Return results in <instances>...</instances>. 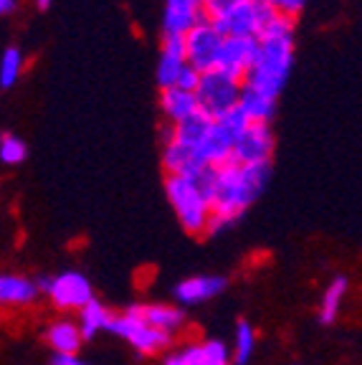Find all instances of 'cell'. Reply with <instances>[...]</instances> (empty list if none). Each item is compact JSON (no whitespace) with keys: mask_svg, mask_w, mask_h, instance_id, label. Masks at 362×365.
Returning a JSON list of instances; mask_svg holds the SVG:
<instances>
[{"mask_svg":"<svg viewBox=\"0 0 362 365\" xmlns=\"http://www.w3.org/2000/svg\"><path fill=\"white\" fill-rule=\"evenodd\" d=\"M296 51V21L286 16H276L264 34L256 38V58L251 71L246 74L244 86L259 91L269 99H279L294 66Z\"/></svg>","mask_w":362,"mask_h":365,"instance_id":"cell-2","label":"cell"},{"mask_svg":"<svg viewBox=\"0 0 362 365\" xmlns=\"http://www.w3.org/2000/svg\"><path fill=\"white\" fill-rule=\"evenodd\" d=\"M185 43L182 36H162L160 43V58H157V86L160 89H170L177 84L180 74L185 71Z\"/></svg>","mask_w":362,"mask_h":365,"instance_id":"cell-13","label":"cell"},{"mask_svg":"<svg viewBox=\"0 0 362 365\" xmlns=\"http://www.w3.org/2000/svg\"><path fill=\"white\" fill-rule=\"evenodd\" d=\"M203 18L200 0H165L162 36H185Z\"/></svg>","mask_w":362,"mask_h":365,"instance_id":"cell-17","label":"cell"},{"mask_svg":"<svg viewBox=\"0 0 362 365\" xmlns=\"http://www.w3.org/2000/svg\"><path fill=\"white\" fill-rule=\"evenodd\" d=\"M48 365H91L81 355H53Z\"/></svg>","mask_w":362,"mask_h":365,"instance_id":"cell-29","label":"cell"},{"mask_svg":"<svg viewBox=\"0 0 362 365\" xmlns=\"http://www.w3.org/2000/svg\"><path fill=\"white\" fill-rule=\"evenodd\" d=\"M228 287V279L221 274H195L185 277L172 287L177 307H198L203 302H210L215 297H221Z\"/></svg>","mask_w":362,"mask_h":365,"instance_id":"cell-11","label":"cell"},{"mask_svg":"<svg viewBox=\"0 0 362 365\" xmlns=\"http://www.w3.org/2000/svg\"><path fill=\"white\" fill-rule=\"evenodd\" d=\"M256 350V330L249 319H238L236 330H233V350H231V363L233 365H249Z\"/></svg>","mask_w":362,"mask_h":365,"instance_id":"cell-24","label":"cell"},{"mask_svg":"<svg viewBox=\"0 0 362 365\" xmlns=\"http://www.w3.org/2000/svg\"><path fill=\"white\" fill-rule=\"evenodd\" d=\"M36 282L26 274L0 272V309H23L38 302Z\"/></svg>","mask_w":362,"mask_h":365,"instance_id":"cell-14","label":"cell"},{"mask_svg":"<svg viewBox=\"0 0 362 365\" xmlns=\"http://www.w3.org/2000/svg\"><path fill=\"white\" fill-rule=\"evenodd\" d=\"M137 312L140 317L148 322L150 327H155L162 335L172 337L175 340L177 335L187 330V314L182 307L170 302H148V304H137Z\"/></svg>","mask_w":362,"mask_h":365,"instance_id":"cell-12","label":"cell"},{"mask_svg":"<svg viewBox=\"0 0 362 365\" xmlns=\"http://www.w3.org/2000/svg\"><path fill=\"white\" fill-rule=\"evenodd\" d=\"M210 125H213V120H208L203 112H195L187 120L177 122V125H165L162 140H177V143L195 150L200 140L205 137V132L210 130Z\"/></svg>","mask_w":362,"mask_h":365,"instance_id":"cell-21","label":"cell"},{"mask_svg":"<svg viewBox=\"0 0 362 365\" xmlns=\"http://www.w3.org/2000/svg\"><path fill=\"white\" fill-rule=\"evenodd\" d=\"M162 170L175 178H198L205 170L195 150L177 140H162Z\"/></svg>","mask_w":362,"mask_h":365,"instance_id":"cell-16","label":"cell"},{"mask_svg":"<svg viewBox=\"0 0 362 365\" xmlns=\"http://www.w3.org/2000/svg\"><path fill=\"white\" fill-rule=\"evenodd\" d=\"M18 8V0H0V16H11L16 13Z\"/></svg>","mask_w":362,"mask_h":365,"instance_id":"cell-30","label":"cell"},{"mask_svg":"<svg viewBox=\"0 0 362 365\" xmlns=\"http://www.w3.org/2000/svg\"><path fill=\"white\" fill-rule=\"evenodd\" d=\"M182 43H185L187 66L195 68L198 74H205V71L215 68V58H218V48H221V43H223V36L213 23L200 18V21L182 36Z\"/></svg>","mask_w":362,"mask_h":365,"instance_id":"cell-8","label":"cell"},{"mask_svg":"<svg viewBox=\"0 0 362 365\" xmlns=\"http://www.w3.org/2000/svg\"><path fill=\"white\" fill-rule=\"evenodd\" d=\"M26 71V53L18 48V46H8L3 56H0V86L3 89H11L18 84V79Z\"/></svg>","mask_w":362,"mask_h":365,"instance_id":"cell-25","label":"cell"},{"mask_svg":"<svg viewBox=\"0 0 362 365\" xmlns=\"http://www.w3.org/2000/svg\"><path fill=\"white\" fill-rule=\"evenodd\" d=\"M256 58V38H236V36H226L218 48V58H215V71L231 76V79L244 84L246 74L251 71Z\"/></svg>","mask_w":362,"mask_h":365,"instance_id":"cell-10","label":"cell"},{"mask_svg":"<svg viewBox=\"0 0 362 365\" xmlns=\"http://www.w3.org/2000/svg\"><path fill=\"white\" fill-rule=\"evenodd\" d=\"M246 0H200V8H203V18L210 23L221 21L226 13H231L233 8H238Z\"/></svg>","mask_w":362,"mask_h":365,"instance_id":"cell-27","label":"cell"},{"mask_svg":"<svg viewBox=\"0 0 362 365\" xmlns=\"http://www.w3.org/2000/svg\"><path fill=\"white\" fill-rule=\"evenodd\" d=\"M192 94H195V102H198V112H203L208 120L215 122L236 109L238 94H241V81L210 68V71L198 76V86H195Z\"/></svg>","mask_w":362,"mask_h":365,"instance_id":"cell-5","label":"cell"},{"mask_svg":"<svg viewBox=\"0 0 362 365\" xmlns=\"http://www.w3.org/2000/svg\"><path fill=\"white\" fill-rule=\"evenodd\" d=\"M160 114H162L165 125H177V122L187 120L190 114L198 112V102H195V94L185 89H177V86H170V89H160Z\"/></svg>","mask_w":362,"mask_h":365,"instance_id":"cell-19","label":"cell"},{"mask_svg":"<svg viewBox=\"0 0 362 365\" xmlns=\"http://www.w3.org/2000/svg\"><path fill=\"white\" fill-rule=\"evenodd\" d=\"M26 158H29L26 140H21L18 135H11V132H0V165L16 168L21 163H26Z\"/></svg>","mask_w":362,"mask_h":365,"instance_id":"cell-26","label":"cell"},{"mask_svg":"<svg viewBox=\"0 0 362 365\" xmlns=\"http://www.w3.org/2000/svg\"><path fill=\"white\" fill-rule=\"evenodd\" d=\"M198 71L190 66H185V71L180 74V79H177V89H185V91H195V86H198Z\"/></svg>","mask_w":362,"mask_h":365,"instance_id":"cell-28","label":"cell"},{"mask_svg":"<svg viewBox=\"0 0 362 365\" xmlns=\"http://www.w3.org/2000/svg\"><path fill=\"white\" fill-rule=\"evenodd\" d=\"M272 173V163L238 165L231 160L221 168H205L195 178L210 203V221L205 236H221L231 226H236V221H241V216L267 190Z\"/></svg>","mask_w":362,"mask_h":365,"instance_id":"cell-1","label":"cell"},{"mask_svg":"<svg viewBox=\"0 0 362 365\" xmlns=\"http://www.w3.org/2000/svg\"><path fill=\"white\" fill-rule=\"evenodd\" d=\"M279 13L269 6L267 0H246L238 8H233L231 13L215 21L213 26L221 31V36H236V38H259L264 34L269 23L276 18Z\"/></svg>","mask_w":362,"mask_h":365,"instance_id":"cell-6","label":"cell"},{"mask_svg":"<svg viewBox=\"0 0 362 365\" xmlns=\"http://www.w3.org/2000/svg\"><path fill=\"white\" fill-rule=\"evenodd\" d=\"M33 3H36V8H38V11H48L53 0H33Z\"/></svg>","mask_w":362,"mask_h":365,"instance_id":"cell-31","label":"cell"},{"mask_svg":"<svg viewBox=\"0 0 362 365\" xmlns=\"http://www.w3.org/2000/svg\"><path fill=\"white\" fill-rule=\"evenodd\" d=\"M43 294L48 297V302H51L53 309L68 314V312H79L86 302L94 299V287H91L89 277L84 272L66 269V272L48 277V287H46Z\"/></svg>","mask_w":362,"mask_h":365,"instance_id":"cell-7","label":"cell"},{"mask_svg":"<svg viewBox=\"0 0 362 365\" xmlns=\"http://www.w3.org/2000/svg\"><path fill=\"white\" fill-rule=\"evenodd\" d=\"M236 109L244 114V120L249 125H272L274 114H276V99H269L264 94H259V91L241 84Z\"/></svg>","mask_w":362,"mask_h":365,"instance_id":"cell-20","label":"cell"},{"mask_svg":"<svg viewBox=\"0 0 362 365\" xmlns=\"http://www.w3.org/2000/svg\"><path fill=\"white\" fill-rule=\"evenodd\" d=\"M46 345L53 350V355H79L84 348V337L79 332L76 319L71 317H58L43 330Z\"/></svg>","mask_w":362,"mask_h":365,"instance_id":"cell-18","label":"cell"},{"mask_svg":"<svg viewBox=\"0 0 362 365\" xmlns=\"http://www.w3.org/2000/svg\"><path fill=\"white\" fill-rule=\"evenodd\" d=\"M165 195L187 236L203 239L210 221V203L195 178L165 175Z\"/></svg>","mask_w":362,"mask_h":365,"instance_id":"cell-3","label":"cell"},{"mask_svg":"<svg viewBox=\"0 0 362 365\" xmlns=\"http://www.w3.org/2000/svg\"><path fill=\"white\" fill-rule=\"evenodd\" d=\"M177 365H233L231 350L223 340L210 337V340H195L175 350Z\"/></svg>","mask_w":362,"mask_h":365,"instance_id":"cell-15","label":"cell"},{"mask_svg":"<svg viewBox=\"0 0 362 365\" xmlns=\"http://www.w3.org/2000/svg\"><path fill=\"white\" fill-rule=\"evenodd\" d=\"M107 332L117 335L119 340H125L127 345H130L132 350H137L140 355L167 353V348L172 345V337L157 332L155 327H150L148 322L140 317L137 304H130L125 312H114Z\"/></svg>","mask_w":362,"mask_h":365,"instance_id":"cell-4","label":"cell"},{"mask_svg":"<svg viewBox=\"0 0 362 365\" xmlns=\"http://www.w3.org/2000/svg\"><path fill=\"white\" fill-rule=\"evenodd\" d=\"M274 150H276V135L272 125H246L233 143L231 160L238 165H261L272 163Z\"/></svg>","mask_w":362,"mask_h":365,"instance_id":"cell-9","label":"cell"},{"mask_svg":"<svg viewBox=\"0 0 362 365\" xmlns=\"http://www.w3.org/2000/svg\"><path fill=\"white\" fill-rule=\"evenodd\" d=\"M347 292H350V279L345 274H337L332 282L327 284L322 294V302H319V322L322 325H334L337 317L342 312V304L347 299Z\"/></svg>","mask_w":362,"mask_h":365,"instance_id":"cell-23","label":"cell"},{"mask_svg":"<svg viewBox=\"0 0 362 365\" xmlns=\"http://www.w3.org/2000/svg\"><path fill=\"white\" fill-rule=\"evenodd\" d=\"M76 314H79V317H76V325H79V332L86 342V340H94V337L102 335V332H107L114 312L102 302V299H96L94 297V299L86 302Z\"/></svg>","mask_w":362,"mask_h":365,"instance_id":"cell-22","label":"cell"}]
</instances>
